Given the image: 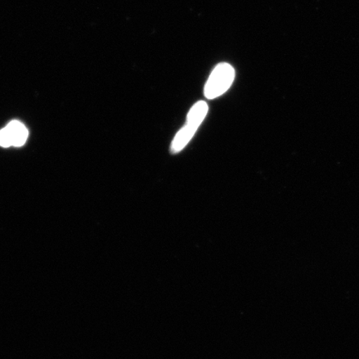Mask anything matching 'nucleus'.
I'll use <instances>...</instances> for the list:
<instances>
[{"mask_svg": "<svg viewBox=\"0 0 359 359\" xmlns=\"http://www.w3.org/2000/svg\"><path fill=\"white\" fill-rule=\"evenodd\" d=\"M235 79V69L226 62L218 65L210 74L204 90L208 100H214L226 93Z\"/></svg>", "mask_w": 359, "mask_h": 359, "instance_id": "nucleus-1", "label": "nucleus"}, {"mask_svg": "<svg viewBox=\"0 0 359 359\" xmlns=\"http://www.w3.org/2000/svg\"><path fill=\"white\" fill-rule=\"evenodd\" d=\"M8 136H10L11 145L22 147L25 145L29 136L28 129L19 121H12L6 127Z\"/></svg>", "mask_w": 359, "mask_h": 359, "instance_id": "nucleus-2", "label": "nucleus"}, {"mask_svg": "<svg viewBox=\"0 0 359 359\" xmlns=\"http://www.w3.org/2000/svg\"><path fill=\"white\" fill-rule=\"evenodd\" d=\"M197 129L198 128L196 127V126L187 123L180 130L174 138L172 147H170V150H172L173 154H177V152L181 151L188 144V142L194 136Z\"/></svg>", "mask_w": 359, "mask_h": 359, "instance_id": "nucleus-3", "label": "nucleus"}, {"mask_svg": "<svg viewBox=\"0 0 359 359\" xmlns=\"http://www.w3.org/2000/svg\"><path fill=\"white\" fill-rule=\"evenodd\" d=\"M208 111V105L204 101L196 102L187 115V123L198 127L203 122Z\"/></svg>", "mask_w": 359, "mask_h": 359, "instance_id": "nucleus-4", "label": "nucleus"}, {"mask_svg": "<svg viewBox=\"0 0 359 359\" xmlns=\"http://www.w3.org/2000/svg\"><path fill=\"white\" fill-rule=\"evenodd\" d=\"M0 146L3 147H10L12 146L10 136H8V133L6 128H3L1 131H0Z\"/></svg>", "mask_w": 359, "mask_h": 359, "instance_id": "nucleus-5", "label": "nucleus"}]
</instances>
